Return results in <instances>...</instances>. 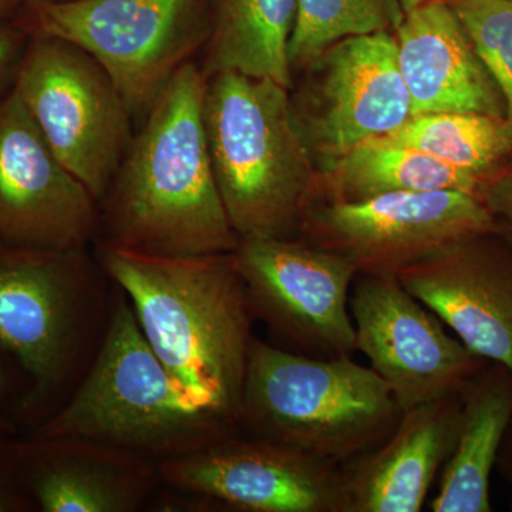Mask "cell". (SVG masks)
Masks as SVG:
<instances>
[{
  "instance_id": "cell-1",
  "label": "cell",
  "mask_w": 512,
  "mask_h": 512,
  "mask_svg": "<svg viewBox=\"0 0 512 512\" xmlns=\"http://www.w3.org/2000/svg\"><path fill=\"white\" fill-rule=\"evenodd\" d=\"M207 76L184 64L133 136L99 202L106 247L156 256L234 252L204 124Z\"/></svg>"
},
{
  "instance_id": "cell-2",
  "label": "cell",
  "mask_w": 512,
  "mask_h": 512,
  "mask_svg": "<svg viewBox=\"0 0 512 512\" xmlns=\"http://www.w3.org/2000/svg\"><path fill=\"white\" fill-rule=\"evenodd\" d=\"M100 261L175 382L239 429L255 316L234 252L156 256L101 245Z\"/></svg>"
},
{
  "instance_id": "cell-3",
  "label": "cell",
  "mask_w": 512,
  "mask_h": 512,
  "mask_svg": "<svg viewBox=\"0 0 512 512\" xmlns=\"http://www.w3.org/2000/svg\"><path fill=\"white\" fill-rule=\"evenodd\" d=\"M204 124L222 204L239 238H299L319 170L291 90L239 73L207 77Z\"/></svg>"
},
{
  "instance_id": "cell-4",
  "label": "cell",
  "mask_w": 512,
  "mask_h": 512,
  "mask_svg": "<svg viewBox=\"0 0 512 512\" xmlns=\"http://www.w3.org/2000/svg\"><path fill=\"white\" fill-rule=\"evenodd\" d=\"M117 291L82 384L29 434L99 441L160 464L238 431L175 382L144 338L126 295Z\"/></svg>"
},
{
  "instance_id": "cell-5",
  "label": "cell",
  "mask_w": 512,
  "mask_h": 512,
  "mask_svg": "<svg viewBox=\"0 0 512 512\" xmlns=\"http://www.w3.org/2000/svg\"><path fill=\"white\" fill-rule=\"evenodd\" d=\"M402 407L382 377L352 355L312 357L254 338L239 429L330 463L375 450Z\"/></svg>"
},
{
  "instance_id": "cell-6",
  "label": "cell",
  "mask_w": 512,
  "mask_h": 512,
  "mask_svg": "<svg viewBox=\"0 0 512 512\" xmlns=\"http://www.w3.org/2000/svg\"><path fill=\"white\" fill-rule=\"evenodd\" d=\"M84 249L16 247L0 239V353L28 376V412L66 386L96 309Z\"/></svg>"
},
{
  "instance_id": "cell-7",
  "label": "cell",
  "mask_w": 512,
  "mask_h": 512,
  "mask_svg": "<svg viewBox=\"0 0 512 512\" xmlns=\"http://www.w3.org/2000/svg\"><path fill=\"white\" fill-rule=\"evenodd\" d=\"M211 0H57L30 9L37 32L82 47L146 117L210 33Z\"/></svg>"
},
{
  "instance_id": "cell-8",
  "label": "cell",
  "mask_w": 512,
  "mask_h": 512,
  "mask_svg": "<svg viewBox=\"0 0 512 512\" xmlns=\"http://www.w3.org/2000/svg\"><path fill=\"white\" fill-rule=\"evenodd\" d=\"M12 89L59 160L100 202L133 140V114L110 74L82 47L33 29Z\"/></svg>"
},
{
  "instance_id": "cell-9",
  "label": "cell",
  "mask_w": 512,
  "mask_h": 512,
  "mask_svg": "<svg viewBox=\"0 0 512 512\" xmlns=\"http://www.w3.org/2000/svg\"><path fill=\"white\" fill-rule=\"evenodd\" d=\"M494 212L463 191H399L363 201L313 200L299 238L335 252L357 274L396 275L446 249L497 234Z\"/></svg>"
},
{
  "instance_id": "cell-10",
  "label": "cell",
  "mask_w": 512,
  "mask_h": 512,
  "mask_svg": "<svg viewBox=\"0 0 512 512\" xmlns=\"http://www.w3.org/2000/svg\"><path fill=\"white\" fill-rule=\"evenodd\" d=\"M293 116L319 171L369 138L387 136L412 117L393 33L346 37L315 60Z\"/></svg>"
},
{
  "instance_id": "cell-11",
  "label": "cell",
  "mask_w": 512,
  "mask_h": 512,
  "mask_svg": "<svg viewBox=\"0 0 512 512\" xmlns=\"http://www.w3.org/2000/svg\"><path fill=\"white\" fill-rule=\"evenodd\" d=\"M234 256L255 319L296 352H357L349 308L357 271L348 259L302 238H239Z\"/></svg>"
},
{
  "instance_id": "cell-12",
  "label": "cell",
  "mask_w": 512,
  "mask_h": 512,
  "mask_svg": "<svg viewBox=\"0 0 512 512\" xmlns=\"http://www.w3.org/2000/svg\"><path fill=\"white\" fill-rule=\"evenodd\" d=\"M160 483L241 512H346L342 468L239 429L158 464Z\"/></svg>"
},
{
  "instance_id": "cell-13",
  "label": "cell",
  "mask_w": 512,
  "mask_h": 512,
  "mask_svg": "<svg viewBox=\"0 0 512 512\" xmlns=\"http://www.w3.org/2000/svg\"><path fill=\"white\" fill-rule=\"evenodd\" d=\"M349 308L357 352L369 359L403 412L463 393L487 367L396 275L357 274Z\"/></svg>"
},
{
  "instance_id": "cell-14",
  "label": "cell",
  "mask_w": 512,
  "mask_h": 512,
  "mask_svg": "<svg viewBox=\"0 0 512 512\" xmlns=\"http://www.w3.org/2000/svg\"><path fill=\"white\" fill-rule=\"evenodd\" d=\"M99 227V202L10 87L0 96V239L16 247L86 249Z\"/></svg>"
},
{
  "instance_id": "cell-15",
  "label": "cell",
  "mask_w": 512,
  "mask_h": 512,
  "mask_svg": "<svg viewBox=\"0 0 512 512\" xmlns=\"http://www.w3.org/2000/svg\"><path fill=\"white\" fill-rule=\"evenodd\" d=\"M490 235L454 245L397 278L471 352L512 375V256Z\"/></svg>"
},
{
  "instance_id": "cell-16",
  "label": "cell",
  "mask_w": 512,
  "mask_h": 512,
  "mask_svg": "<svg viewBox=\"0 0 512 512\" xmlns=\"http://www.w3.org/2000/svg\"><path fill=\"white\" fill-rule=\"evenodd\" d=\"M19 461L43 512H134L160 483L154 461L80 437L29 434L19 440Z\"/></svg>"
},
{
  "instance_id": "cell-17",
  "label": "cell",
  "mask_w": 512,
  "mask_h": 512,
  "mask_svg": "<svg viewBox=\"0 0 512 512\" xmlns=\"http://www.w3.org/2000/svg\"><path fill=\"white\" fill-rule=\"evenodd\" d=\"M463 393L404 410L375 450L342 464L346 512H419L450 457Z\"/></svg>"
},
{
  "instance_id": "cell-18",
  "label": "cell",
  "mask_w": 512,
  "mask_h": 512,
  "mask_svg": "<svg viewBox=\"0 0 512 512\" xmlns=\"http://www.w3.org/2000/svg\"><path fill=\"white\" fill-rule=\"evenodd\" d=\"M412 116L480 113L505 119L503 94L446 0H426L394 33Z\"/></svg>"
},
{
  "instance_id": "cell-19",
  "label": "cell",
  "mask_w": 512,
  "mask_h": 512,
  "mask_svg": "<svg viewBox=\"0 0 512 512\" xmlns=\"http://www.w3.org/2000/svg\"><path fill=\"white\" fill-rule=\"evenodd\" d=\"M512 421V375L485 367L463 390L460 423L440 473L434 512H490V480Z\"/></svg>"
},
{
  "instance_id": "cell-20",
  "label": "cell",
  "mask_w": 512,
  "mask_h": 512,
  "mask_svg": "<svg viewBox=\"0 0 512 512\" xmlns=\"http://www.w3.org/2000/svg\"><path fill=\"white\" fill-rule=\"evenodd\" d=\"M296 15L298 0H211L202 72L245 74L292 90L289 43Z\"/></svg>"
},
{
  "instance_id": "cell-21",
  "label": "cell",
  "mask_w": 512,
  "mask_h": 512,
  "mask_svg": "<svg viewBox=\"0 0 512 512\" xmlns=\"http://www.w3.org/2000/svg\"><path fill=\"white\" fill-rule=\"evenodd\" d=\"M441 190L468 192L484 201L488 183L470 171L380 136L357 144L319 171L313 200L363 201L389 192Z\"/></svg>"
},
{
  "instance_id": "cell-22",
  "label": "cell",
  "mask_w": 512,
  "mask_h": 512,
  "mask_svg": "<svg viewBox=\"0 0 512 512\" xmlns=\"http://www.w3.org/2000/svg\"><path fill=\"white\" fill-rule=\"evenodd\" d=\"M387 137L470 171L487 181L488 187V175L512 151V127L508 120L480 113L416 114Z\"/></svg>"
},
{
  "instance_id": "cell-23",
  "label": "cell",
  "mask_w": 512,
  "mask_h": 512,
  "mask_svg": "<svg viewBox=\"0 0 512 512\" xmlns=\"http://www.w3.org/2000/svg\"><path fill=\"white\" fill-rule=\"evenodd\" d=\"M404 15L400 0H298L289 43L292 73L308 69L323 50L346 37L394 35Z\"/></svg>"
},
{
  "instance_id": "cell-24",
  "label": "cell",
  "mask_w": 512,
  "mask_h": 512,
  "mask_svg": "<svg viewBox=\"0 0 512 512\" xmlns=\"http://www.w3.org/2000/svg\"><path fill=\"white\" fill-rule=\"evenodd\" d=\"M503 94L512 127V0H446Z\"/></svg>"
},
{
  "instance_id": "cell-25",
  "label": "cell",
  "mask_w": 512,
  "mask_h": 512,
  "mask_svg": "<svg viewBox=\"0 0 512 512\" xmlns=\"http://www.w3.org/2000/svg\"><path fill=\"white\" fill-rule=\"evenodd\" d=\"M35 510L20 470L19 439L0 431V512Z\"/></svg>"
},
{
  "instance_id": "cell-26",
  "label": "cell",
  "mask_w": 512,
  "mask_h": 512,
  "mask_svg": "<svg viewBox=\"0 0 512 512\" xmlns=\"http://www.w3.org/2000/svg\"><path fill=\"white\" fill-rule=\"evenodd\" d=\"M28 40V33L9 20L0 25V96L12 87Z\"/></svg>"
},
{
  "instance_id": "cell-27",
  "label": "cell",
  "mask_w": 512,
  "mask_h": 512,
  "mask_svg": "<svg viewBox=\"0 0 512 512\" xmlns=\"http://www.w3.org/2000/svg\"><path fill=\"white\" fill-rule=\"evenodd\" d=\"M484 202L491 211L501 212L512 224V175L510 180L497 187L491 185L484 195Z\"/></svg>"
},
{
  "instance_id": "cell-28",
  "label": "cell",
  "mask_w": 512,
  "mask_h": 512,
  "mask_svg": "<svg viewBox=\"0 0 512 512\" xmlns=\"http://www.w3.org/2000/svg\"><path fill=\"white\" fill-rule=\"evenodd\" d=\"M9 380L5 367L0 363V431L16 436V426L8 414Z\"/></svg>"
},
{
  "instance_id": "cell-29",
  "label": "cell",
  "mask_w": 512,
  "mask_h": 512,
  "mask_svg": "<svg viewBox=\"0 0 512 512\" xmlns=\"http://www.w3.org/2000/svg\"><path fill=\"white\" fill-rule=\"evenodd\" d=\"M19 3L22 2L20 0H0V25L8 22Z\"/></svg>"
},
{
  "instance_id": "cell-30",
  "label": "cell",
  "mask_w": 512,
  "mask_h": 512,
  "mask_svg": "<svg viewBox=\"0 0 512 512\" xmlns=\"http://www.w3.org/2000/svg\"><path fill=\"white\" fill-rule=\"evenodd\" d=\"M426 2V0H400V3H402L404 12H409V10H412L416 8V6L421 5V3Z\"/></svg>"
},
{
  "instance_id": "cell-31",
  "label": "cell",
  "mask_w": 512,
  "mask_h": 512,
  "mask_svg": "<svg viewBox=\"0 0 512 512\" xmlns=\"http://www.w3.org/2000/svg\"><path fill=\"white\" fill-rule=\"evenodd\" d=\"M22 3H26L29 9L35 8V6L43 5V3L57 2V0H20Z\"/></svg>"
},
{
  "instance_id": "cell-32",
  "label": "cell",
  "mask_w": 512,
  "mask_h": 512,
  "mask_svg": "<svg viewBox=\"0 0 512 512\" xmlns=\"http://www.w3.org/2000/svg\"><path fill=\"white\" fill-rule=\"evenodd\" d=\"M511 460L508 461V477H510L511 483H512V447H511V454H510Z\"/></svg>"
}]
</instances>
